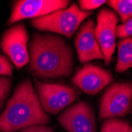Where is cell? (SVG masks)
Segmentation results:
<instances>
[{
  "mask_svg": "<svg viewBox=\"0 0 132 132\" xmlns=\"http://www.w3.org/2000/svg\"><path fill=\"white\" fill-rule=\"evenodd\" d=\"M113 80V76L110 72L92 64H86L81 67L72 79L77 87L90 95L98 93Z\"/></svg>",
  "mask_w": 132,
  "mask_h": 132,
  "instance_id": "10",
  "label": "cell"
},
{
  "mask_svg": "<svg viewBox=\"0 0 132 132\" xmlns=\"http://www.w3.org/2000/svg\"><path fill=\"white\" fill-rule=\"evenodd\" d=\"M60 125L69 132H96L97 123L90 105L81 101L71 105L58 117Z\"/></svg>",
  "mask_w": 132,
  "mask_h": 132,
  "instance_id": "9",
  "label": "cell"
},
{
  "mask_svg": "<svg viewBox=\"0 0 132 132\" xmlns=\"http://www.w3.org/2000/svg\"><path fill=\"white\" fill-rule=\"evenodd\" d=\"M11 82L10 78L5 76H0V111L2 110L4 101L10 91Z\"/></svg>",
  "mask_w": 132,
  "mask_h": 132,
  "instance_id": "15",
  "label": "cell"
},
{
  "mask_svg": "<svg viewBox=\"0 0 132 132\" xmlns=\"http://www.w3.org/2000/svg\"><path fill=\"white\" fill-rule=\"evenodd\" d=\"M91 14L90 11H82L76 3H73L67 9L32 19L31 25L40 31L52 32L70 38Z\"/></svg>",
  "mask_w": 132,
  "mask_h": 132,
  "instance_id": "3",
  "label": "cell"
},
{
  "mask_svg": "<svg viewBox=\"0 0 132 132\" xmlns=\"http://www.w3.org/2000/svg\"><path fill=\"white\" fill-rule=\"evenodd\" d=\"M132 83H115L106 89L100 101L99 119H108L126 116L130 110Z\"/></svg>",
  "mask_w": 132,
  "mask_h": 132,
  "instance_id": "4",
  "label": "cell"
},
{
  "mask_svg": "<svg viewBox=\"0 0 132 132\" xmlns=\"http://www.w3.org/2000/svg\"><path fill=\"white\" fill-rule=\"evenodd\" d=\"M117 15L108 8L101 9L97 17L95 37L104 55V61L109 65L116 49Z\"/></svg>",
  "mask_w": 132,
  "mask_h": 132,
  "instance_id": "8",
  "label": "cell"
},
{
  "mask_svg": "<svg viewBox=\"0 0 132 132\" xmlns=\"http://www.w3.org/2000/svg\"><path fill=\"white\" fill-rule=\"evenodd\" d=\"M29 35L23 24H17L8 29L3 35L0 47L18 69L29 62L28 52Z\"/></svg>",
  "mask_w": 132,
  "mask_h": 132,
  "instance_id": "6",
  "label": "cell"
},
{
  "mask_svg": "<svg viewBox=\"0 0 132 132\" xmlns=\"http://www.w3.org/2000/svg\"><path fill=\"white\" fill-rule=\"evenodd\" d=\"M107 3L117 12V14L119 15L121 21L123 23L132 18V1H130V0H111V1H108Z\"/></svg>",
  "mask_w": 132,
  "mask_h": 132,
  "instance_id": "13",
  "label": "cell"
},
{
  "mask_svg": "<svg viewBox=\"0 0 132 132\" xmlns=\"http://www.w3.org/2000/svg\"><path fill=\"white\" fill-rule=\"evenodd\" d=\"M100 132H132V127L119 119H108L103 123Z\"/></svg>",
  "mask_w": 132,
  "mask_h": 132,
  "instance_id": "14",
  "label": "cell"
},
{
  "mask_svg": "<svg viewBox=\"0 0 132 132\" xmlns=\"http://www.w3.org/2000/svg\"><path fill=\"white\" fill-rule=\"evenodd\" d=\"M49 122L50 118L43 110L30 79H26L16 87L0 115V132H14Z\"/></svg>",
  "mask_w": 132,
  "mask_h": 132,
  "instance_id": "2",
  "label": "cell"
},
{
  "mask_svg": "<svg viewBox=\"0 0 132 132\" xmlns=\"http://www.w3.org/2000/svg\"><path fill=\"white\" fill-rule=\"evenodd\" d=\"M105 3L107 2L104 0H80L78 1L79 8L85 12H89V10L97 9Z\"/></svg>",
  "mask_w": 132,
  "mask_h": 132,
  "instance_id": "17",
  "label": "cell"
},
{
  "mask_svg": "<svg viewBox=\"0 0 132 132\" xmlns=\"http://www.w3.org/2000/svg\"><path fill=\"white\" fill-rule=\"evenodd\" d=\"M67 0H20L15 2L8 19V25L27 18H37L68 7Z\"/></svg>",
  "mask_w": 132,
  "mask_h": 132,
  "instance_id": "7",
  "label": "cell"
},
{
  "mask_svg": "<svg viewBox=\"0 0 132 132\" xmlns=\"http://www.w3.org/2000/svg\"><path fill=\"white\" fill-rule=\"evenodd\" d=\"M43 110L47 114H57L77 99L74 88L62 84L46 83L34 80Z\"/></svg>",
  "mask_w": 132,
  "mask_h": 132,
  "instance_id": "5",
  "label": "cell"
},
{
  "mask_svg": "<svg viewBox=\"0 0 132 132\" xmlns=\"http://www.w3.org/2000/svg\"><path fill=\"white\" fill-rule=\"evenodd\" d=\"M116 36L119 38H127L132 36V18L122 25L116 26Z\"/></svg>",
  "mask_w": 132,
  "mask_h": 132,
  "instance_id": "16",
  "label": "cell"
},
{
  "mask_svg": "<svg viewBox=\"0 0 132 132\" xmlns=\"http://www.w3.org/2000/svg\"><path fill=\"white\" fill-rule=\"evenodd\" d=\"M29 50V68L37 78L68 77L73 71V52L60 37L35 33Z\"/></svg>",
  "mask_w": 132,
  "mask_h": 132,
  "instance_id": "1",
  "label": "cell"
},
{
  "mask_svg": "<svg viewBox=\"0 0 132 132\" xmlns=\"http://www.w3.org/2000/svg\"><path fill=\"white\" fill-rule=\"evenodd\" d=\"M75 44L80 63H85L93 59L104 60V55L95 37V23L93 20L87 21L81 26Z\"/></svg>",
  "mask_w": 132,
  "mask_h": 132,
  "instance_id": "11",
  "label": "cell"
},
{
  "mask_svg": "<svg viewBox=\"0 0 132 132\" xmlns=\"http://www.w3.org/2000/svg\"><path fill=\"white\" fill-rule=\"evenodd\" d=\"M118 58L116 72L123 73L132 67V37L119 40L118 44Z\"/></svg>",
  "mask_w": 132,
  "mask_h": 132,
  "instance_id": "12",
  "label": "cell"
},
{
  "mask_svg": "<svg viewBox=\"0 0 132 132\" xmlns=\"http://www.w3.org/2000/svg\"><path fill=\"white\" fill-rule=\"evenodd\" d=\"M19 132H53V129L46 125L33 126L20 130Z\"/></svg>",
  "mask_w": 132,
  "mask_h": 132,
  "instance_id": "19",
  "label": "cell"
},
{
  "mask_svg": "<svg viewBox=\"0 0 132 132\" xmlns=\"http://www.w3.org/2000/svg\"><path fill=\"white\" fill-rule=\"evenodd\" d=\"M0 76H13V66L9 59L0 54Z\"/></svg>",
  "mask_w": 132,
  "mask_h": 132,
  "instance_id": "18",
  "label": "cell"
}]
</instances>
